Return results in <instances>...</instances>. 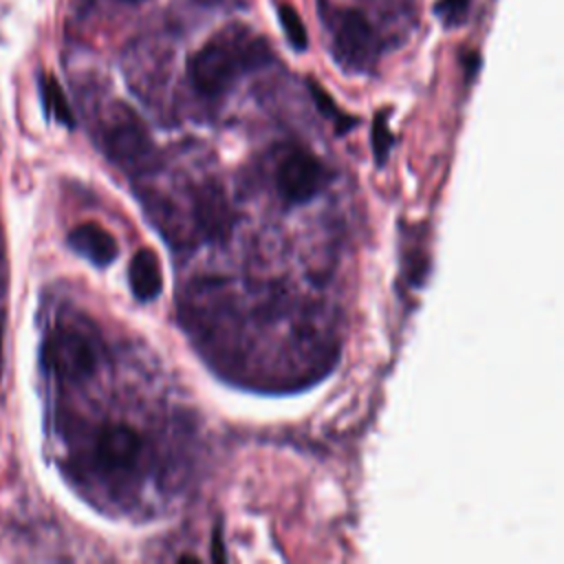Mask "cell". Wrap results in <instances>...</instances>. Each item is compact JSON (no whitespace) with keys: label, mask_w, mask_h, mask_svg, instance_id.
<instances>
[{"label":"cell","mask_w":564,"mask_h":564,"mask_svg":"<svg viewBox=\"0 0 564 564\" xmlns=\"http://www.w3.org/2000/svg\"><path fill=\"white\" fill-rule=\"evenodd\" d=\"M271 48L245 24H229L187 59V79L203 97H220L245 73L264 66Z\"/></svg>","instance_id":"obj_1"},{"label":"cell","mask_w":564,"mask_h":564,"mask_svg":"<svg viewBox=\"0 0 564 564\" xmlns=\"http://www.w3.org/2000/svg\"><path fill=\"white\" fill-rule=\"evenodd\" d=\"M104 150L110 161L128 172H143L152 165L154 145L148 128L123 104H117L104 126Z\"/></svg>","instance_id":"obj_2"},{"label":"cell","mask_w":564,"mask_h":564,"mask_svg":"<svg viewBox=\"0 0 564 564\" xmlns=\"http://www.w3.org/2000/svg\"><path fill=\"white\" fill-rule=\"evenodd\" d=\"M330 181V172L311 150L302 145L284 148L275 165V189L289 205L313 200Z\"/></svg>","instance_id":"obj_3"},{"label":"cell","mask_w":564,"mask_h":564,"mask_svg":"<svg viewBox=\"0 0 564 564\" xmlns=\"http://www.w3.org/2000/svg\"><path fill=\"white\" fill-rule=\"evenodd\" d=\"M379 55V37L370 20L355 9L339 11L333 24V57L346 70H368Z\"/></svg>","instance_id":"obj_4"},{"label":"cell","mask_w":564,"mask_h":564,"mask_svg":"<svg viewBox=\"0 0 564 564\" xmlns=\"http://www.w3.org/2000/svg\"><path fill=\"white\" fill-rule=\"evenodd\" d=\"M95 344L75 328H57L44 344L46 366L66 381L88 379L97 368Z\"/></svg>","instance_id":"obj_5"},{"label":"cell","mask_w":564,"mask_h":564,"mask_svg":"<svg viewBox=\"0 0 564 564\" xmlns=\"http://www.w3.org/2000/svg\"><path fill=\"white\" fill-rule=\"evenodd\" d=\"M194 231L205 240H223L234 227V209L220 185L205 181L192 189Z\"/></svg>","instance_id":"obj_6"},{"label":"cell","mask_w":564,"mask_h":564,"mask_svg":"<svg viewBox=\"0 0 564 564\" xmlns=\"http://www.w3.org/2000/svg\"><path fill=\"white\" fill-rule=\"evenodd\" d=\"M143 447L141 434L123 423L104 425L95 441V458L108 471H126L137 465Z\"/></svg>","instance_id":"obj_7"},{"label":"cell","mask_w":564,"mask_h":564,"mask_svg":"<svg viewBox=\"0 0 564 564\" xmlns=\"http://www.w3.org/2000/svg\"><path fill=\"white\" fill-rule=\"evenodd\" d=\"M68 245L73 247V251H77L97 267L110 264L119 253L112 234L97 223H82L75 229H70Z\"/></svg>","instance_id":"obj_8"},{"label":"cell","mask_w":564,"mask_h":564,"mask_svg":"<svg viewBox=\"0 0 564 564\" xmlns=\"http://www.w3.org/2000/svg\"><path fill=\"white\" fill-rule=\"evenodd\" d=\"M128 282L139 302H150L161 293V269L154 251L139 249L128 267Z\"/></svg>","instance_id":"obj_9"},{"label":"cell","mask_w":564,"mask_h":564,"mask_svg":"<svg viewBox=\"0 0 564 564\" xmlns=\"http://www.w3.org/2000/svg\"><path fill=\"white\" fill-rule=\"evenodd\" d=\"M40 86H42V101H44L46 112H48L53 119H57L59 123L73 126L70 106H68V101H66V97H64V90H62L59 84L55 82V77H51V75L42 77Z\"/></svg>","instance_id":"obj_10"},{"label":"cell","mask_w":564,"mask_h":564,"mask_svg":"<svg viewBox=\"0 0 564 564\" xmlns=\"http://www.w3.org/2000/svg\"><path fill=\"white\" fill-rule=\"evenodd\" d=\"M278 18H280V24L284 29V35L291 42V46L295 51H304L308 44V35H306V26H304L300 13L291 4L284 2V4H278Z\"/></svg>","instance_id":"obj_11"},{"label":"cell","mask_w":564,"mask_h":564,"mask_svg":"<svg viewBox=\"0 0 564 564\" xmlns=\"http://www.w3.org/2000/svg\"><path fill=\"white\" fill-rule=\"evenodd\" d=\"M308 90H311V97H313L315 106L319 108V112H322L324 117H328L330 121H335L337 132H346V130H350V128L355 126V119L346 117V115L335 106V101L328 97V93H326L319 84L308 82Z\"/></svg>","instance_id":"obj_12"},{"label":"cell","mask_w":564,"mask_h":564,"mask_svg":"<svg viewBox=\"0 0 564 564\" xmlns=\"http://www.w3.org/2000/svg\"><path fill=\"white\" fill-rule=\"evenodd\" d=\"M392 148V132L388 128V121H386V112H379L375 117V126H372V150H375V156H377V163H383L388 152Z\"/></svg>","instance_id":"obj_13"},{"label":"cell","mask_w":564,"mask_h":564,"mask_svg":"<svg viewBox=\"0 0 564 564\" xmlns=\"http://www.w3.org/2000/svg\"><path fill=\"white\" fill-rule=\"evenodd\" d=\"M469 4H471V0H438L434 11L447 26H454L465 20Z\"/></svg>","instance_id":"obj_14"},{"label":"cell","mask_w":564,"mask_h":564,"mask_svg":"<svg viewBox=\"0 0 564 564\" xmlns=\"http://www.w3.org/2000/svg\"><path fill=\"white\" fill-rule=\"evenodd\" d=\"M130 2H139V0H130Z\"/></svg>","instance_id":"obj_15"}]
</instances>
